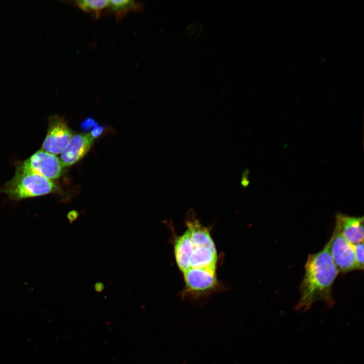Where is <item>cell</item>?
Masks as SVG:
<instances>
[{
	"label": "cell",
	"instance_id": "10",
	"mask_svg": "<svg viewBox=\"0 0 364 364\" xmlns=\"http://www.w3.org/2000/svg\"><path fill=\"white\" fill-rule=\"evenodd\" d=\"M193 249L188 230L176 238L174 244V255L176 264L183 272L188 268V263Z\"/></svg>",
	"mask_w": 364,
	"mask_h": 364
},
{
	"label": "cell",
	"instance_id": "2",
	"mask_svg": "<svg viewBox=\"0 0 364 364\" xmlns=\"http://www.w3.org/2000/svg\"><path fill=\"white\" fill-rule=\"evenodd\" d=\"M3 191L12 199L17 200L53 193L56 191V186L52 180L41 175L17 169Z\"/></svg>",
	"mask_w": 364,
	"mask_h": 364
},
{
	"label": "cell",
	"instance_id": "14",
	"mask_svg": "<svg viewBox=\"0 0 364 364\" xmlns=\"http://www.w3.org/2000/svg\"><path fill=\"white\" fill-rule=\"evenodd\" d=\"M203 30L202 24L198 22L189 25L186 30L187 35L190 38H196L201 33Z\"/></svg>",
	"mask_w": 364,
	"mask_h": 364
},
{
	"label": "cell",
	"instance_id": "1",
	"mask_svg": "<svg viewBox=\"0 0 364 364\" xmlns=\"http://www.w3.org/2000/svg\"><path fill=\"white\" fill-rule=\"evenodd\" d=\"M338 273L330 252L329 241L322 250L309 254L295 311L303 313L318 301H324L329 307H332L335 303L332 287Z\"/></svg>",
	"mask_w": 364,
	"mask_h": 364
},
{
	"label": "cell",
	"instance_id": "13",
	"mask_svg": "<svg viewBox=\"0 0 364 364\" xmlns=\"http://www.w3.org/2000/svg\"><path fill=\"white\" fill-rule=\"evenodd\" d=\"M354 254L359 269H363V242L352 244Z\"/></svg>",
	"mask_w": 364,
	"mask_h": 364
},
{
	"label": "cell",
	"instance_id": "12",
	"mask_svg": "<svg viewBox=\"0 0 364 364\" xmlns=\"http://www.w3.org/2000/svg\"><path fill=\"white\" fill-rule=\"evenodd\" d=\"M110 9L115 13L118 20L121 19L125 13L138 8V5L131 0H111L109 2Z\"/></svg>",
	"mask_w": 364,
	"mask_h": 364
},
{
	"label": "cell",
	"instance_id": "4",
	"mask_svg": "<svg viewBox=\"0 0 364 364\" xmlns=\"http://www.w3.org/2000/svg\"><path fill=\"white\" fill-rule=\"evenodd\" d=\"M330 252L339 272L359 270L352 244L349 243L335 228L329 241Z\"/></svg>",
	"mask_w": 364,
	"mask_h": 364
},
{
	"label": "cell",
	"instance_id": "9",
	"mask_svg": "<svg viewBox=\"0 0 364 364\" xmlns=\"http://www.w3.org/2000/svg\"><path fill=\"white\" fill-rule=\"evenodd\" d=\"M191 241L194 246L216 250L209 230L203 226L196 218H189L187 221Z\"/></svg>",
	"mask_w": 364,
	"mask_h": 364
},
{
	"label": "cell",
	"instance_id": "11",
	"mask_svg": "<svg viewBox=\"0 0 364 364\" xmlns=\"http://www.w3.org/2000/svg\"><path fill=\"white\" fill-rule=\"evenodd\" d=\"M108 0H79L74 2L80 9L98 18L102 11L109 6Z\"/></svg>",
	"mask_w": 364,
	"mask_h": 364
},
{
	"label": "cell",
	"instance_id": "17",
	"mask_svg": "<svg viewBox=\"0 0 364 364\" xmlns=\"http://www.w3.org/2000/svg\"><path fill=\"white\" fill-rule=\"evenodd\" d=\"M79 215V213L75 210L71 211L68 215V218L70 222L75 220L78 217Z\"/></svg>",
	"mask_w": 364,
	"mask_h": 364
},
{
	"label": "cell",
	"instance_id": "5",
	"mask_svg": "<svg viewBox=\"0 0 364 364\" xmlns=\"http://www.w3.org/2000/svg\"><path fill=\"white\" fill-rule=\"evenodd\" d=\"M72 135L64 119L58 115H52L49 118L48 132L41 149L54 155L61 153Z\"/></svg>",
	"mask_w": 364,
	"mask_h": 364
},
{
	"label": "cell",
	"instance_id": "6",
	"mask_svg": "<svg viewBox=\"0 0 364 364\" xmlns=\"http://www.w3.org/2000/svg\"><path fill=\"white\" fill-rule=\"evenodd\" d=\"M189 291L202 293L213 289L217 284L216 265L191 268L183 272Z\"/></svg>",
	"mask_w": 364,
	"mask_h": 364
},
{
	"label": "cell",
	"instance_id": "18",
	"mask_svg": "<svg viewBox=\"0 0 364 364\" xmlns=\"http://www.w3.org/2000/svg\"><path fill=\"white\" fill-rule=\"evenodd\" d=\"M95 289L97 292H102L104 289V285L102 283H97L95 285Z\"/></svg>",
	"mask_w": 364,
	"mask_h": 364
},
{
	"label": "cell",
	"instance_id": "7",
	"mask_svg": "<svg viewBox=\"0 0 364 364\" xmlns=\"http://www.w3.org/2000/svg\"><path fill=\"white\" fill-rule=\"evenodd\" d=\"M94 141L90 133H79L72 135L60 156V160L63 168L70 166L81 159L89 150Z\"/></svg>",
	"mask_w": 364,
	"mask_h": 364
},
{
	"label": "cell",
	"instance_id": "15",
	"mask_svg": "<svg viewBox=\"0 0 364 364\" xmlns=\"http://www.w3.org/2000/svg\"><path fill=\"white\" fill-rule=\"evenodd\" d=\"M97 125V122L94 119L88 117L81 123V127L83 129L88 130Z\"/></svg>",
	"mask_w": 364,
	"mask_h": 364
},
{
	"label": "cell",
	"instance_id": "8",
	"mask_svg": "<svg viewBox=\"0 0 364 364\" xmlns=\"http://www.w3.org/2000/svg\"><path fill=\"white\" fill-rule=\"evenodd\" d=\"M335 228L350 244H355L363 242V216L356 217L341 213L337 214Z\"/></svg>",
	"mask_w": 364,
	"mask_h": 364
},
{
	"label": "cell",
	"instance_id": "16",
	"mask_svg": "<svg viewBox=\"0 0 364 364\" xmlns=\"http://www.w3.org/2000/svg\"><path fill=\"white\" fill-rule=\"evenodd\" d=\"M104 127L102 126H96L92 129L90 134L95 139L99 136L104 130Z\"/></svg>",
	"mask_w": 364,
	"mask_h": 364
},
{
	"label": "cell",
	"instance_id": "3",
	"mask_svg": "<svg viewBox=\"0 0 364 364\" xmlns=\"http://www.w3.org/2000/svg\"><path fill=\"white\" fill-rule=\"evenodd\" d=\"M63 168L56 155L41 149L22 163L17 169L33 172L52 180L62 175Z\"/></svg>",
	"mask_w": 364,
	"mask_h": 364
}]
</instances>
